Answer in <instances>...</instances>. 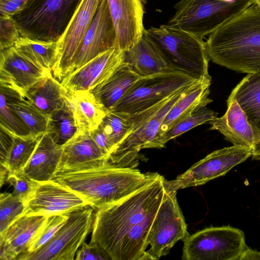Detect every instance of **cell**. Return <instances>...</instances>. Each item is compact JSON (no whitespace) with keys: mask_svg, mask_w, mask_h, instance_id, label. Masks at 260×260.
Listing matches in <instances>:
<instances>
[{"mask_svg":"<svg viewBox=\"0 0 260 260\" xmlns=\"http://www.w3.org/2000/svg\"><path fill=\"white\" fill-rule=\"evenodd\" d=\"M160 176L135 168L119 167L108 161L81 169L57 173L53 180L78 194L98 209L125 199Z\"/></svg>","mask_w":260,"mask_h":260,"instance_id":"obj_1","label":"cell"},{"mask_svg":"<svg viewBox=\"0 0 260 260\" xmlns=\"http://www.w3.org/2000/svg\"><path fill=\"white\" fill-rule=\"evenodd\" d=\"M210 60L231 70L260 73V5L254 2L209 35Z\"/></svg>","mask_w":260,"mask_h":260,"instance_id":"obj_2","label":"cell"},{"mask_svg":"<svg viewBox=\"0 0 260 260\" xmlns=\"http://www.w3.org/2000/svg\"><path fill=\"white\" fill-rule=\"evenodd\" d=\"M165 180L160 175L154 181L121 201L96 209L90 241L100 245L114 260L126 235L158 210L166 191Z\"/></svg>","mask_w":260,"mask_h":260,"instance_id":"obj_3","label":"cell"},{"mask_svg":"<svg viewBox=\"0 0 260 260\" xmlns=\"http://www.w3.org/2000/svg\"><path fill=\"white\" fill-rule=\"evenodd\" d=\"M144 34L153 43L175 71L199 81L211 79L209 58L203 39L169 24L145 29Z\"/></svg>","mask_w":260,"mask_h":260,"instance_id":"obj_4","label":"cell"},{"mask_svg":"<svg viewBox=\"0 0 260 260\" xmlns=\"http://www.w3.org/2000/svg\"><path fill=\"white\" fill-rule=\"evenodd\" d=\"M255 0H182L168 24L203 39Z\"/></svg>","mask_w":260,"mask_h":260,"instance_id":"obj_5","label":"cell"},{"mask_svg":"<svg viewBox=\"0 0 260 260\" xmlns=\"http://www.w3.org/2000/svg\"><path fill=\"white\" fill-rule=\"evenodd\" d=\"M82 0H35L13 18L21 37L57 42Z\"/></svg>","mask_w":260,"mask_h":260,"instance_id":"obj_6","label":"cell"},{"mask_svg":"<svg viewBox=\"0 0 260 260\" xmlns=\"http://www.w3.org/2000/svg\"><path fill=\"white\" fill-rule=\"evenodd\" d=\"M197 81L143 112V119L136 123L131 133L109 155L108 162L119 167L135 168L139 152L146 148L155 138L168 112L173 105L191 88Z\"/></svg>","mask_w":260,"mask_h":260,"instance_id":"obj_7","label":"cell"},{"mask_svg":"<svg viewBox=\"0 0 260 260\" xmlns=\"http://www.w3.org/2000/svg\"><path fill=\"white\" fill-rule=\"evenodd\" d=\"M183 242V260H238L246 245L244 233L229 225L203 229Z\"/></svg>","mask_w":260,"mask_h":260,"instance_id":"obj_8","label":"cell"},{"mask_svg":"<svg viewBox=\"0 0 260 260\" xmlns=\"http://www.w3.org/2000/svg\"><path fill=\"white\" fill-rule=\"evenodd\" d=\"M94 208L87 206L69 214L65 223L43 246L31 253L19 255L16 260H73L90 232Z\"/></svg>","mask_w":260,"mask_h":260,"instance_id":"obj_9","label":"cell"},{"mask_svg":"<svg viewBox=\"0 0 260 260\" xmlns=\"http://www.w3.org/2000/svg\"><path fill=\"white\" fill-rule=\"evenodd\" d=\"M197 81L177 71L142 77L110 111L128 114L141 112Z\"/></svg>","mask_w":260,"mask_h":260,"instance_id":"obj_10","label":"cell"},{"mask_svg":"<svg viewBox=\"0 0 260 260\" xmlns=\"http://www.w3.org/2000/svg\"><path fill=\"white\" fill-rule=\"evenodd\" d=\"M177 191H165L147 239L150 248L144 260H157L167 255L179 240L189 235L187 225L178 204Z\"/></svg>","mask_w":260,"mask_h":260,"instance_id":"obj_11","label":"cell"},{"mask_svg":"<svg viewBox=\"0 0 260 260\" xmlns=\"http://www.w3.org/2000/svg\"><path fill=\"white\" fill-rule=\"evenodd\" d=\"M253 148L240 145L216 150L192 165L172 180H165L166 191L178 190L204 184L224 176L233 168L252 156Z\"/></svg>","mask_w":260,"mask_h":260,"instance_id":"obj_12","label":"cell"},{"mask_svg":"<svg viewBox=\"0 0 260 260\" xmlns=\"http://www.w3.org/2000/svg\"><path fill=\"white\" fill-rule=\"evenodd\" d=\"M102 0H82L67 27L57 41L53 77L61 81L70 73L73 59Z\"/></svg>","mask_w":260,"mask_h":260,"instance_id":"obj_13","label":"cell"},{"mask_svg":"<svg viewBox=\"0 0 260 260\" xmlns=\"http://www.w3.org/2000/svg\"><path fill=\"white\" fill-rule=\"evenodd\" d=\"M89 205L78 194L51 180L38 182L33 196L24 204L23 215L50 217L70 214Z\"/></svg>","mask_w":260,"mask_h":260,"instance_id":"obj_14","label":"cell"},{"mask_svg":"<svg viewBox=\"0 0 260 260\" xmlns=\"http://www.w3.org/2000/svg\"><path fill=\"white\" fill-rule=\"evenodd\" d=\"M113 48H117L116 31L108 1L102 0L73 59L70 73Z\"/></svg>","mask_w":260,"mask_h":260,"instance_id":"obj_15","label":"cell"},{"mask_svg":"<svg viewBox=\"0 0 260 260\" xmlns=\"http://www.w3.org/2000/svg\"><path fill=\"white\" fill-rule=\"evenodd\" d=\"M123 58V51L112 48L70 73L60 82L68 92L90 91L106 80Z\"/></svg>","mask_w":260,"mask_h":260,"instance_id":"obj_16","label":"cell"},{"mask_svg":"<svg viewBox=\"0 0 260 260\" xmlns=\"http://www.w3.org/2000/svg\"><path fill=\"white\" fill-rule=\"evenodd\" d=\"M227 109L221 117L209 121L210 129L221 133L234 145L254 147L260 143V129L250 121L238 101L229 96Z\"/></svg>","mask_w":260,"mask_h":260,"instance_id":"obj_17","label":"cell"},{"mask_svg":"<svg viewBox=\"0 0 260 260\" xmlns=\"http://www.w3.org/2000/svg\"><path fill=\"white\" fill-rule=\"evenodd\" d=\"M117 34V48L125 52L143 36L144 0H107Z\"/></svg>","mask_w":260,"mask_h":260,"instance_id":"obj_18","label":"cell"},{"mask_svg":"<svg viewBox=\"0 0 260 260\" xmlns=\"http://www.w3.org/2000/svg\"><path fill=\"white\" fill-rule=\"evenodd\" d=\"M108 156L96 144L90 132L78 131L62 145L56 173L97 165L108 161Z\"/></svg>","mask_w":260,"mask_h":260,"instance_id":"obj_19","label":"cell"},{"mask_svg":"<svg viewBox=\"0 0 260 260\" xmlns=\"http://www.w3.org/2000/svg\"><path fill=\"white\" fill-rule=\"evenodd\" d=\"M50 73L32 63L14 46L1 51L0 82L14 86L24 94Z\"/></svg>","mask_w":260,"mask_h":260,"instance_id":"obj_20","label":"cell"},{"mask_svg":"<svg viewBox=\"0 0 260 260\" xmlns=\"http://www.w3.org/2000/svg\"><path fill=\"white\" fill-rule=\"evenodd\" d=\"M49 217L23 215L0 236V260H16L26 251L27 246Z\"/></svg>","mask_w":260,"mask_h":260,"instance_id":"obj_21","label":"cell"},{"mask_svg":"<svg viewBox=\"0 0 260 260\" xmlns=\"http://www.w3.org/2000/svg\"><path fill=\"white\" fill-rule=\"evenodd\" d=\"M62 152V146L56 143L46 132L41 137L27 165L22 171L31 179L51 180L56 174Z\"/></svg>","mask_w":260,"mask_h":260,"instance_id":"obj_22","label":"cell"},{"mask_svg":"<svg viewBox=\"0 0 260 260\" xmlns=\"http://www.w3.org/2000/svg\"><path fill=\"white\" fill-rule=\"evenodd\" d=\"M123 61L141 77L175 71L144 34L134 47L124 52Z\"/></svg>","mask_w":260,"mask_h":260,"instance_id":"obj_23","label":"cell"},{"mask_svg":"<svg viewBox=\"0 0 260 260\" xmlns=\"http://www.w3.org/2000/svg\"><path fill=\"white\" fill-rule=\"evenodd\" d=\"M211 83V79L196 82L168 112L155 138L162 135L195 111L211 103L212 100L209 98Z\"/></svg>","mask_w":260,"mask_h":260,"instance_id":"obj_24","label":"cell"},{"mask_svg":"<svg viewBox=\"0 0 260 260\" xmlns=\"http://www.w3.org/2000/svg\"><path fill=\"white\" fill-rule=\"evenodd\" d=\"M141 77L123 61L104 82L90 90L96 101L110 111L134 83Z\"/></svg>","mask_w":260,"mask_h":260,"instance_id":"obj_25","label":"cell"},{"mask_svg":"<svg viewBox=\"0 0 260 260\" xmlns=\"http://www.w3.org/2000/svg\"><path fill=\"white\" fill-rule=\"evenodd\" d=\"M66 100L73 111L78 131L90 132L96 129L109 111L89 90L73 93L67 91Z\"/></svg>","mask_w":260,"mask_h":260,"instance_id":"obj_26","label":"cell"},{"mask_svg":"<svg viewBox=\"0 0 260 260\" xmlns=\"http://www.w3.org/2000/svg\"><path fill=\"white\" fill-rule=\"evenodd\" d=\"M229 96L238 101L248 119L260 129V73L247 74L232 89ZM252 157L260 160V143L254 147Z\"/></svg>","mask_w":260,"mask_h":260,"instance_id":"obj_27","label":"cell"},{"mask_svg":"<svg viewBox=\"0 0 260 260\" xmlns=\"http://www.w3.org/2000/svg\"><path fill=\"white\" fill-rule=\"evenodd\" d=\"M67 91L52 73L29 88L25 96L48 116L66 101Z\"/></svg>","mask_w":260,"mask_h":260,"instance_id":"obj_28","label":"cell"},{"mask_svg":"<svg viewBox=\"0 0 260 260\" xmlns=\"http://www.w3.org/2000/svg\"><path fill=\"white\" fill-rule=\"evenodd\" d=\"M14 47L38 67L47 71H52L56 59L57 42L20 37Z\"/></svg>","mask_w":260,"mask_h":260,"instance_id":"obj_29","label":"cell"},{"mask_svg":"<svg viewBox=\"0 0 260 260\" xmlns=\"http://www.w3.org/2000/svg\"><path fill=\"white\" fill-rule=\"evenodd\" d=\"M78 131L73 111L68 103L49 115L46 132L58 144L63 145Z\"/></svg>","mask_w":260,"mask_h":260,"instance_id":"obj_30","label":"cell"},{"mask_svg":"<svg viewBox=\"0 0 260 260\" xmlns=\"http://www.w3.org/2000/svg\"><path fill=\"white\" fill-rule=\"evenodd\" d=\"M217 113L207 108L202 107L184 118L161 136L155 138L146 148H161L170 140L187 132L191 129L217 117Z\"/></svg>","mask_w":260,"mask_h":260,"instance_id":"obj_31","label":"cell"},{"mask_svg":"<svg viewBox=\"0 0 260 260\" xmlns=\"http://www.w3.org/2000/svg\"><path fill=\"white\" fill-rule=\"evenodd\" d=\"M42 136L14 135L7 158L5 162L1 165L5 167L10 174L22 172L31 158Z\"/></svg>","mask_w":260,"mask_h":260,"instance_id":"obj_32","label":"cell"},{"mask_svg":"<svg viewBox=\"0 0 260 260\" xmlns=\"http://www.w3.org/2000/svg\"><path fill=\"white\" fill-rule=\"evenodd\" d=\"M6 102L18 115L31 135L41 136L46 132L49 116L26 97L12 103Z\"/></svg>","mask_w":260,"mask_h":260,"instance_id":"obj_33","label":"cell"},{"mask_svg":"<svg viewBox=\"0 0 260 260\" xmlns=\"http://www.w3.org/2000/svg\"><path fill=\"white\" fill-rule=\"evenodd\" d=\"M100 125L116 147L131 133L134 124L131 114L109 111Z\"/></svg>","mask_w":260,"mask_h":260,"instance_id":"obj_34","label":"cell"},{"mask_svg":"<svg viewBox=\"0 0 260 260\" xmlns=\"http://www.w3.org/2000/svg\"><path fill=\"white\" fill-rule=\"evenodd\" d=\"M24 204L11 193L4 192L0 195V236L19 217L23 215Z\"/></svg>","mask_w":260,"mask_h":260,"instance_id":"obj_35","label":"cell"},{"mask_svg":"<svg viewBox=\"0 0 260 260\" xmlns=\"http://www.w3.org/2000/svg\"><path fill=\"white\" fill-rule=\"evenodd\" d=\"M69 214L50 216L44 225L29 243L24 253H31L45 245L65 223ZM22 253V254H23Z\"/></svg>","mask_w":260,"mask_h":260,"instance_id":"obj_36","label":"cell"},{"mask_svg":"<svg viewBox=\"0 0 260 260\" xmlns=\"http://www.w3.org/2000/svg\"><path fill=\"white\" fill-rule=\"evenodd\" d=\"M6 182L13 187L12 194L24 204L32 197L38 181H35L22 172L9 174Z\"/></svg>","mask_w":260,"mask_h":260,"instance_id":"obj_37","label":"cell"},{"mask_svg":"<svg viewBox=\"0 0 260 260\" xmlns=\"http://www.w3.org/2000/svg\"><path fill=\"white\" fill-rule=\"evenodd\" d=\"M0 124L5 126L15 135L19 136L31 135L18 115L10 107L8 104L1 98H0Z\"/></svg>","mask_w":260,"mask_h":260,"instance_id":"obj_38","label":"cell"},{"mask_svg":"<svg viewBox=\"0 0 260 260\" xmlns=\"http://www.w3.org/2000/svg\"><path fill=\"white\" fill-rule=\"evenodd\" d=\"M20 37L19 29L13 18L0 15L1 51L13 47Z\"/></svg>","mask_w":260,"mask_h":260,"instance_id":"obj_39","label":"cell"},{"mask_svg":"<svg viewBox=\"0 0 260 260\" xmlns=\"http://www.w3.org/2000/svg\"><path fill=\"white\" fill-rule=\"evenodd\" d=\"M76 260H112L108 253L98 243L85 242L78 250Z\"/></svg>","mask_w":260,"mask_h":260,"instance_id":"obj_40","label":"cell"},{"mask_svg":"<svg viewBox=\"0 0 260 260\" xmlns=\"http://www.w3.org/2000/svg\"><path fill=\"white\" fill-rule=\"evenodd\" d=\"M35 0H0V15L13 17L29 6Z\"/></svg>","mask_w":260,"mask_h":260,"instance_id":"obj_41","label":"cell"},{"mask_svg":"<svg viewBox=\"0 0 260 260\" xmlns=\"http://www.w3.org/2000/svg\"><path fill=\"white\" fill-rule=\"evenodd\" d=\"M90 134L96 144L108 156L116 148L115 144L105 133L100 125L96 129L90 132Z\"/></svg>","mask_w":260,"mask_h":260,"instance_id":"obj_42","label":"cell"},{"mask_svg":"<svg viewBox=\"0 0 260 260\" xmlns=\"http://www.w3.org/2000/svg\"><path fill=\"white\" fill-rule=\"evenodd\" d=\"M14 134L0 124V164H3L13 141Z\"/></svg>","mask_w":260,"mask_h":260,"instance_id":"obj_43","label":"cell"},{"mask_svg":"<svg viewBox=\"0 0 260 260\" xmlns=\"http://www.w3.org/2000/svg\"><path fill=\"white\" fill-rule=\"evenodd\" d=\"M238 260H260V251L250 249L246 245Z\"/></svg>","mask_w":260,"mask_h":260,"instance_id":"obj_44","label":"cell"},{"mask_svg":"<svg viewBox=\"0 0 260 260\" xmlns=\"http://www.w3.org/2000/svg\"><path fill=\"white\" fill-rule=\"evenodd\" d=\"M9 174L8 169L3 165L0 167V184L1 187L6 182L7 179Z\"/></svg>","mask_w":260,"mask_h":260,"instance_id":"obj_45","label":"cell"},{"mask_svg":"<svg viewBox=\"0 0 260 260\" xmlns=\"http://www.w3.org/2000/svg\"><path fill=\"white\" fill-rule=\"evenodd\" d=\"M254 2L256 3L257 4L260 5V0H255Z\"/></svg>","mask_w":260,"mask_h":260,"instance_id":"obj_46","label":"cell"}]
</instances>
